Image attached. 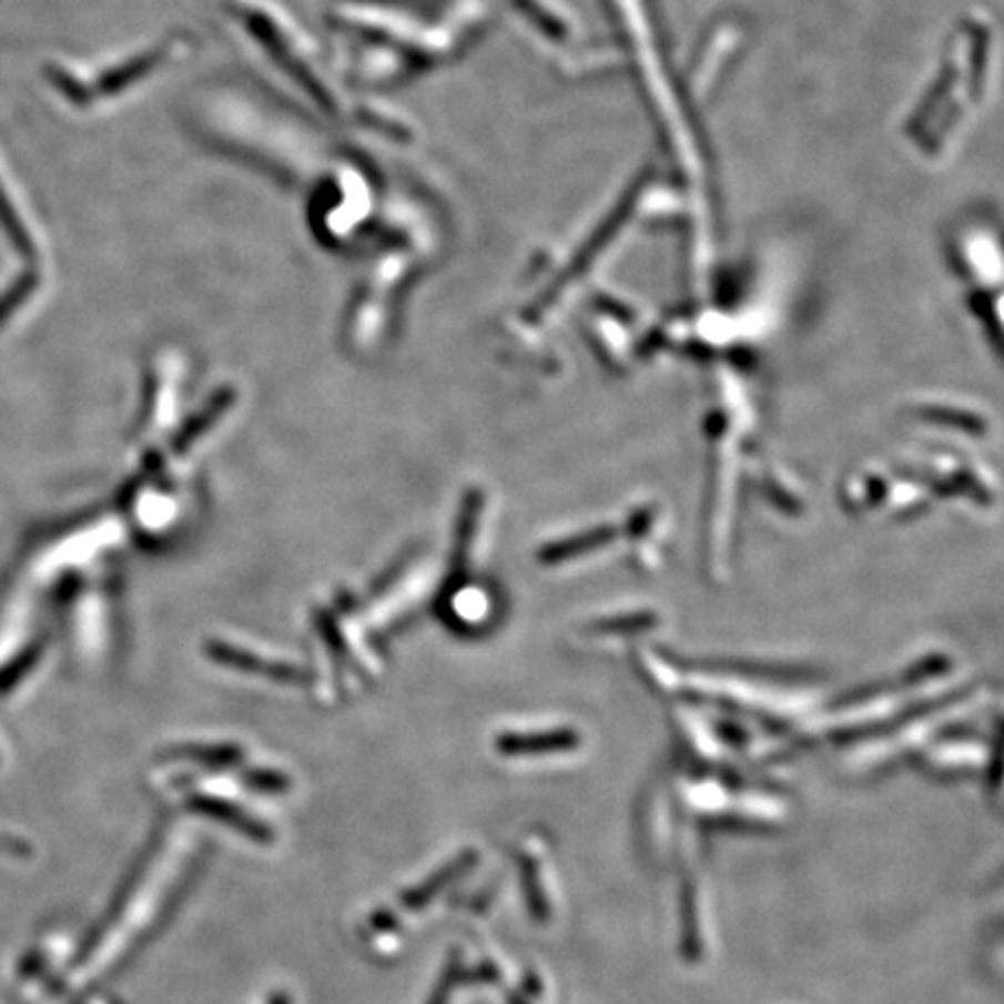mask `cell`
Instances as JSON below:
<instances>
[{
    "instance_id": "1",
    "label": "cell",
    "mask_w": 1004,
    "mask_h": 1004,
    "mask_svg": "<svg viewBox=\"0 0 1004 1004\" xmlns=\"http://www.w3.org/2000/svg\"><path fill=\"white\" fill-rule=\"evenodd\" d=\"M199 807H201V810H203V812H212V814H216V817H224V819H226L229 823H233V825H237V828H242V830L252 832V835H256V840H263V835H265V830H263V828L247 823V821H244V817L240 819V814H237V812H233L229 804H214V802H205V800H201V802H199Z\"/></svg>"
}]
</instances>
